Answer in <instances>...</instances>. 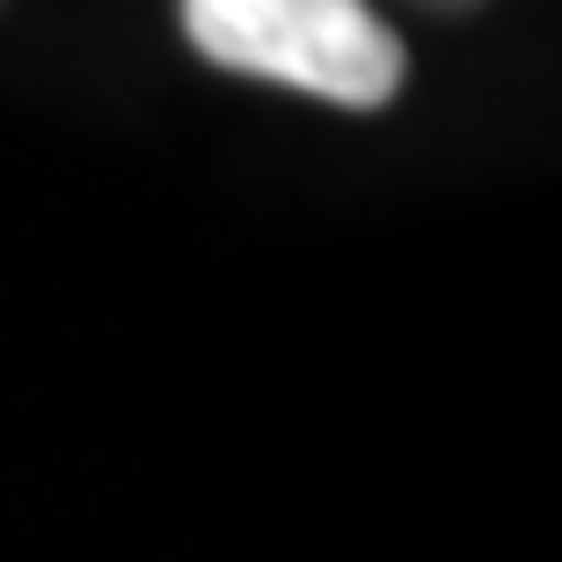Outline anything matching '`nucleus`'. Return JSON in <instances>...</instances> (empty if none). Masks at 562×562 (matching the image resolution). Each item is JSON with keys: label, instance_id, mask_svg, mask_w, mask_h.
I'll use <instances>...</instances> for the list:
<instances>
[{"label": "nucleus", "instance_id": "f257e3e1", "mask_svg": "<svg viewBox=\"0 0 562 562\" xmlns=\"http://www.w3.org/2000/svg\"><path fill=\"white\" fill-rule=\"evenodd\" d=\"M183 37L227 74L380 110L402 88V37L366 0H183Z\"/></svg>", "mask_w": 562, "mask_h": 562}, {"label": "nucleus", "instance_id": "f03ea898", "mask_svg": "<svg viewBox=\"0 0 562 562\" xmlns=\"http://www.w3.org/2000/svg\"><path fill=\"white\" fill-rule=\"evenodd\" d=\"M453 8H460V0H453Z\"/></svg>", "mask_w": 562, "mask_h": 562}]
</instances>
